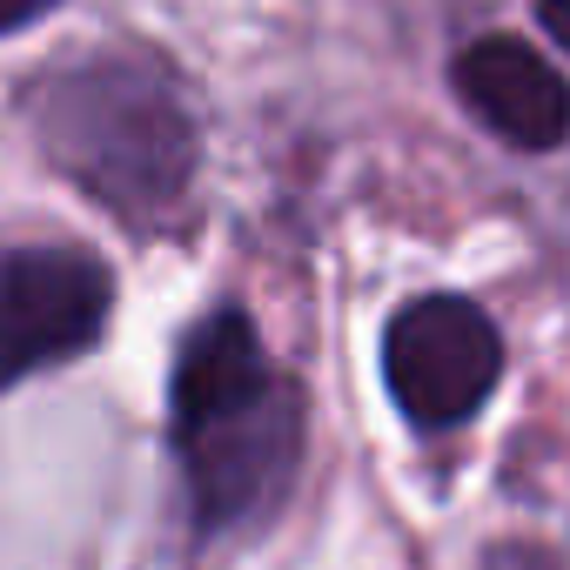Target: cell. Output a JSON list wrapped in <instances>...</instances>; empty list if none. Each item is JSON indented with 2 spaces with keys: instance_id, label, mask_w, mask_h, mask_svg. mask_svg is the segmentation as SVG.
<instances>
[{
  "instance_id": "1",
  "label": "cell",
  "mask_w": 570,
  "mask_h": 570,
  "mask_svg": "<svg viewBox=\"0 0 570 570\" xmlns=\"http://www.w3.org/2000/svg\"><path fill=\"white\" fill-rule=\"evenodd\" d=\"M175 450L195 497V517L208 530H228L255 517L282 483H289L303 416L289 383H275L262 336L242 309H215L175 363Z\"/></svg>"
},
{
  "instance_id": "2",
  "label": "cell",
  "mask_w": 570,
  "mask_h": 570,
  "mask_svg": "<svg viewBox=\"0 0 570 570\" xmlns=\"http://www.w3.org/2000/svg\"><path fill=\"white\" fill-rule=\"evenodd\" d=\"M41 148L81 181L101 208L135 228H161L195 175V121L168 75L135 55H101L48 81L41 95Z\"/></svg>"
},
{
  "instance_id": "3",
  "label": "cell",
  "mask_w": 570,
  "mask_h": 570,
  "mask_svg": "<svg viewBox=\"0 0 570 570\" xmlns=\"http://www.w3.org/2000/svg\"><path fill=\"white\" fill-rule=\"evenodd\" d=\"M383 376L396 410L416 430H450L483 410V396L503 376V336L497 323L463 296H423L390 316L383 330Z\"/></svg>"
},
{
  "instance_id": "4",
  "label": "cell",
  "mask_w": 570,
  "mask_h": 570,
  "mask_svg": "<svg viewBox=\"0 0 570 570\" xmlns=\"http://www.w3.org/2000/svg\"><path fill=\"white\" fill-rule=\"evenodd\" d=\"M115 303V282L81 248H8L0 255V390L81 356Z\"/></svg>"
},
{
  "instance_id": "5",
  "label": "cell",
  "mask_w": 570,
  "mask_h": 570,
  "mask_svg": "<svg viewBox=\"0 0 570 570\" xmlns=\"http://www.w3.org/2000/svg\"><path fill=\"white\" fill-rule=\"evenodd\" d=\"M463 108L497 128L510 148H557L570 135V88L563 75L517 35H483L450 68Z\"/></svg>"
},
{
  "instance_id": "6",
  "label": "cell",
  "mask_w": 570,
  "mask_h": 570,
  "mask_svg": "<svg viewBox=\"0 0 570 570\" xmlns=\"http://www.w3.org/2000/svg\"><path fill=\"white\" fill-rule=\"evenodd\" d=\"M48 8H61V0H0V35H14V28L41 21Z\"/></svg>"
},
{
  "instance_id": "7",
  "label": "cell",
  "mask_w": 570,
  "mask_h": 570,
  "mask_svg": "<svg viewBox=\"0 0 570 570\" xmlns=\"http://www.w3.org/2000/svg\"><path fill=\"white\" fill-rule=\"evenodd\" d=\"M537 21H543V35L570 55V0H537Z\"/></svg>"
}]
</instances>
